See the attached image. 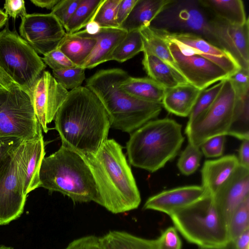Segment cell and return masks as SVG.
I'll return each instance as SVG.
<instances>
[{"instance_id": "f5cc1de1", "label": "cell", "mask_w": 249, "mask_h": 249, "mask_svg": "<svg viewBox=\"0 0 249 249\" xmlns=\"http://www.w3.org/2000/svg\"><path fill=\"white\" fill-rule=\"evenodd\" d=\"M198 249H234L233 246L231 243H230L226 246L219 247L213 248H202L198 247Z\"/></svg>"}, {"instance_id": "f6af8a7d", "label": "cell", "mask_w": 249, "mask_h": 249, "mask_svg": "<svg viewBox=\"0 0 249 249\" xmlns=\"http://www.w3.org/2000/svg\"><path fill=\"white\" fill-rule=\"evenodd\" d=\"M5 13L8 17L21 18L25 16L26 12L25 1L23 0H6L4 4Z\"/></svg>"}, {"instance_id": "7dc6e473", "label": "cell", "mask_w": 249, "mask_h": 249, "mask_svg": "<svg viewBox=\"0 0 249 249\" xmlns=\"http://www.w3.org/2000/svg\"><path fill=\"white\" fill-rule=\"evenodd\" d=\"M239 164L249 169V140H244L239 149Z\"/></svg>"}, {"instance_id": "7a4b0ae2", "label": "cell", "mask_w": 249, "mask_h": 249, "mask_svg": "<svg viewBox=\"0 0 249 249\" xmlns=\"http://www.w3.org/2000/svg\"><path fill=\"white\" fill-rule=\"evenodd\" d=\"M81 156L96 184L98 204L114 214L129 212L139 206L140 193L119 143L114 139H107L96 152Z\"/></svg>"}, {"instance_id": "52a82bcc", "label": "cell", "mask_w": 249, "mask_h": 249, "mask_svg": "<svg viewBox=\"0 0 249 249\" xmlns=\"http://www.w3.org/2000/svg\"><path fill=\"white\" fill-rule=\"evenodd\" d=\"M41 135L31 95L0 68V138L28 141Z\"/></svg>"}, {"instance_id": "7bdbcfd3", "label": "cell", "mask_w": 249, "mask_h": 249, "mask_svg": "<svg viewBox=\"0 0 249 249\" xmlns=\"http://www.w3.org/2000/svg\"><path fill=\"white\" fill-rule=\"evenodd\" d=\"M64 249H101L100 237L94 235L76 239Z\"/></svg>"}, {"instance_id": "74e56055", "label": "cell", "mask_w": 249, "mask_h": 249, "mask_svg": "<svg viewBox=\"0 0 249 249\" xmlns=\"http://www.w3.org/2000/svg\"><path fill=\"white\" fill-rule=\"evenodd\" d=\"M80 0H60L51 13L64 27L73 16Z\"/></svg>"}, {"instance_id": "cb8c5ba5", "label": "cell", "mask_w": 249, "mask_h": 249, "mask_svg": "<svg viewBox=\"0 0 249 249\" xmlns=\"http://www.w3.org/2000/svg\"><path fill=\"white\" fill-rule=\"evenodd\" d=\"M97 40L84 31L68 34L58 47L76 66L81 67L93 50Z\"/></svg>"}, {"instance_id": "7402d4cb", "label": "cell", "mask_w": 249, "mask_h": 249, "mask_svg": "<svg viewBox=\"0 0 249 249\" xmlns=\"http://www.w3.org/2000/svg\"><path fill=\"white\" fill-rule=\"evenodd\" d=\"M201 91L189 83L166 89L162 107L177 116L189 117Z\"/></svg>"}, {"instance_id": "30bf717a", "label": "cell", "mask_w": 249, "mask_h": 249, "mask_svg": "<svg viewBox=\"0 0 249 249\" xmlns=\"http://www.w3.org/2000/svg\"><path fill=\"white\" fill-rule=\"evenodd\" d=\"M211 17L199 0H172L150 26L169 33L195 34L218 47L211 31Z\"/></svg>"}, {"instance_id": "e575fe53", "label": "cell", "mask_w": 249, "mask_h": 249, "mask_svg": "<svg viewBox=\"0 0 249 249\" xmlns=\"http://www.w3.org/2000/svg\"><path fill=\"white\" fill-rule=\"evenodd\" d=\"M202 153L200 148L188 143L177 163L179 171L185 176L193 174L200 165Z\"/></svg>"}, {"instance_id": "836d02e7", "label": "cell", "mask_w": 249, "mask_h": 249, "mask_svg": "<svg viewBox=\"0 0 249 249\" xmlns=\"http://www.w3.org/2000/svg\"><path fill=\"white\" fill-rule=\"evenodd\" d=\"M223 83L224 80L209 88L202 90L189 116L187 123L193 121L210 107L219 94Z\"/></svg>"}, {"instance_id": "1f68e13d", "label": "cell", "mask_w": 249, "mask_h": 249, "mask_svg": "<svg viewBox=\"0 0 249 249\" xmlns=\"http://www.w3.org/2000/svg\"><path fill=\"white\" fill-rule=\"evenodd\" d=\"M143 51V41L139 30L128 32L113 52L111 60L124 62Z\"/></svg>"}, {"instance_id": "4316f807", "label": "cell", "mask_w": 249, "mask_h": 249, "mask_svg": "<svg viewBox=\"0 0 249 249\" xmlns=\"http://www.w3.org/2000/svg\"><path fill=\"white\" fill-rule=\"evenodd\" d=\"M201 4L214 18L231 24L241 25L249 18L246 17L241 0H199Z\"/></svg>"}, {"instance_id": "277c9868", "label": "cell", "mask_w": 249, "mask_h": 249, "mask_svg": "<svg viewBox=\"0 0 249 249\" xmlns=\"http://www.w3.org/2000/svg\"><path fill=\"white\" fill-rule=\"evenodd\" d=\"M184 141L182 125L175 120H151L130 133L126 145L129 162L155 172L178 155Z\"/></svg>"}, {"instance_id": "4dcf8cb0", "label": "cell", "mask_w": 249, "mask_h": 249, "mask_svg": "<svg viewBox=\"0 0 249 249\" xmlns=\"http://www.w3.org/2000/svg\"><path fill=\"white\" fill-rule=\"evenodd\" d=\"M104 0H80L74 13L64 26L68 34H73L85 28L93 19Z\"/></svg>"}, {"instance_id": "9c48e42d", "label": "cell", "mask_w": 249, "mask_h": 249, "mask_svg": "<svg viewBox=\"0 0 249 249\" xmlns=\"http://www.w3.org/2000/svg\"><path fill=\"white\" fill-rule=\"evenodd\" d=\"M237 96L228 79L224 80L217 98L204 112L187 123L185 133L188 143L199 147L209 139L219 135H227L233 116Z\"/></svg>"}, {"instance_id": "5bb4252c", "label": "cell", "mask_w": 249, "mask_h": 249, "mask_svg": "<svg viewBox=\"0 0 249 249\" xmlns=\"http://www.w3.org/2000/svg\"><path fill=\"white\" fill-rule=\"evenodd\" d=\"M68 92L48 71H44L36 81L31 97L36 118L44 132H48V124L54 120Z\"/></svg>"}, {"instance_id": "2e32d148", "label": "cell", "mask_w": 249, "mask_h": 249, "mask_svg": "<svg viewBox=\"0 0 249 249\" xmlns=\"http://www.w3.org/2000/svg\"><path fill=\"white\" fill-rule=\"evenodd\" d=\"M210 26L218 47L228 53L240 68L249 70V20L231 24L212 16Z\"/></svg>"}, {"instance_id": "44dd1931", "label": "cell", "mask_w": 249, "mask_h": 249, "mask_svg": "<svg viewBox=\"0 0 249 249\" xmlns=\"http://www.w3.org/2000/svg\"><path fill=\"white\" fill-rule=\"evenodd\" d=\"M127 33V31L120 27H101L100 31L95 35H89L86 33L89 36L95 38L97 43L81 67L84 69H92L99 64L110 61L113 52Z\"/></svg>"}, {"instance_id": "d4e9b609", "label": "cell", "mask_w": 249, "mask_h": 249, "mask_svg": "<svg viewBox=\"0 0 249 249\" xmlns=\"http://www.w3.org/2000/svg\"><path fill=\"white\" fill-rule=\"evenodd\" d=\"M143 68L148 77L166 89L188 84L186 80L177 74L163 61L152 53L143 50Z\"/></svg>"}, {"instance_id": "bcb514c9", "label": "cell", "mask_w": 249, "mask_h": 249, "mask_svg": "<svg viewBox=\"0 0 249 249\" xmlns=\"http://www.w3.org/2000/svg\"><path fill=\"white\" fill-rule=\"evenodd\" d=\"M138 0H121L117 13V22L120 27L130 14Z\"/></svg>"}, {"instance_id": "f1b7e54d", "label": "cell", "mask_w": 249, "mask_h": 249, "mask_svg": "<svg viewBox=\"0 0 249 249\" xmlns=\"http://www.w3.org/2000/svg\"><path fill=\"white\" fill-rule=\"evenodd\" d=\"M139 31L143 41V50L155 55L168 65L177 74L184 78L171 54L168 42L158 31L148 26L142 27Z\"/></svg>"}, {"instance_id": "60d3db41", "label": "cell", "mask_w": 249, "mask_h": 249, "mask_svg": "<svg viewBox=\"0 0 249 249\" xmlns=\"http://www.w3.org/2000/svg\"><path fill=\"white\" fill-rule=\"evenodd\" d=\"M228 79L231 82L237 97H242L249 93V70L240 68Z\"/></svg>"}, {"instance_id": "c3c4849f", "label": "cell", "mask_w": 249, "mask_h": 249, "mask_svg": "<svg viewBox=\"0 0 249 249\" xmlns=\"http://www.w3.org/2000/svg\"><path fill=\"white\" fill-rule=\"evenodd\" d=\"M234 249H249V230L238 236L232 242Z\"/></svg>"}, {"instance_id": "484cf974", "label": "cell", "mask_w": 249, "mask_h": 249, "mask_svg": "<svg viewBox=\"0 0 249 249\" xmlns=\"http://www.w3.org/2000/svg\"><path fill=\"white\" fill-rule=\"evenodd\" d=\"M119 88L136 98L156 103H161L166 89L149 77L130 76L120 83Z\"/></svg>"}, {"instance_id": "d590c367", "label": "cell", "mask_w": 249, "mask_h": 249, "mask_svg": "<svg viewBox=\"0 0 249 249\" xmlns=\"http://www.w3.org/2000/svg\"><path fill=\"white\" fill-rule=\"evenodd\" d=\"M85 69L76 66L60 71H53L55 79L67 90H72L81 86L85 79Z\"/></svg>"}, {"instance_id": "f35d334b", "label": "cell", "mask_w": 249, "mask_h": 249, "mask_svg": "<svg viewBox=\"0 0 249 249\" xmlns=\"http://www.w3.org/2000/svg\"><path fill=\"white\" fill-rule=\"evenodd\" d=\"M42 59L54 71L76 67L58 48L44 54Z\"/></svg>"}, {"instance_id": "ab89813d", "label": "cell", "mask_w": 249, "mask_h": 249, "mask_svg": "<svg viewBox=\"0 0 249 249\" xmlns=\"http://www.w3.org/2000/svg\"><path fill=\"white\" fill-rule=\"evenodd\" d=\"M154 241L157 249H181L182 247L181 240L174 226L166 229Z\"/></svg>"}, {"instance_id": "8fae6325", "label": "cell", "mask_w": 249, "mask_h": 249, "mask_svg": "<svg viewBox=\"0 0 249 249\" xmlns=\"http://www.w3.org/2000/svg\"><path fill=\"white\" fill-rule=\"evenodd\" d=\"M20 144L0 166V225L18 219L24 211L27 195L19 164Z\"/></svg>"}, {"instance_id": "3957f363", "label": "cell", "mask_w": 249, "mask_h": 249, "mask_svg": "<svg viewBox=\"0 0 249 249\" xmlns=\"http://www.w3.org/2000/svg\"><path fill=\"white\" fill-rule=\"evenodd\" d=\"M129 75L120 68L97 71L87 80L86 86L101 100L109 117L110 127L131 133L160 113L161 103L136 98L122 90L120 83Z\"/></svg>"}, {"instance_id": "9a60e30c", "label": "cell", "mask_w": 249, "mask_h": 249, "mask_svg": "<svg viewBox=\"0 0 249 249\" xmlns=\"http://www.w3.org/2000/svg\"><path fill=\"white\" fill-rule=\"evenodd\" d=\"M157 30L167 41L175 43L183 54L200 55L220 67L228 73L229 76L240 69L228 53L198 35L187 33H169Z\"/></svg>"}, {"instance_id": "7c38bea8", "label": "cell", "mask_w": 249, "mask_h": 249, "mask_svg": "<svg viewBox=\"0 0 249 249\" xmlns=\"http://www.w3.org/2000/svg\"><path fill=\"white\" fill-rule=\"evenodd\" d=\"M20 36L43 55L57 48L66 35L64 27L51 13L27 14L21 18Z\"/></svg>"}, {"instance_id": "5b68a950", "label": "cell", "mask_w": 249, "mask_h": 249, "mask_svg": "<svg viewBox=\"0 0 249 249\" xmlns=\"http://www.w3.org/2000/svg\"><path fill=\"white\" fill-rule=\"evenodd\" d=\"M40 186L58 192L74 202H99L97 187L87 162L78 153L61 146L42 160Z\"/></svg>"}, {"instance_id": "8992f818", "label": "cell", "mask_w": 249, "mask_h": 249, "mask_svg": "<svg viewBox=\"0 0 249 249\" xmlns=\"http://www.w3.org/2000/svg\"><path fill=\"white\" fill-rule=\"evenodd\" d=\"M170 216L177 230L198 247H219L230 243L227 222L210 195L206 194Z\"/></svg>"}, {"instance_id": "603a6c76", "label": "cell", "mask_w": 249, "mask_h": 249, "mask_svg": "<svg viewBox=\"0 0 249 249\" xmlns=\"http://www.w3.org/2000/svg\"><path fill=\"white\" fill-rule=\"evenodd\" d=\"M172 0H138L120 28L130 32L150 26Z\"/></svg>"}, {"instance_id": "b9f144b4", "label": "cell", "mask_w": 249, "mask_h": 249, "mask_svg": "<svg viewBox=\"0 0 249 249\" xmlns=\"http://www.w3.org/2000/svg\"><path fill=\"white\" fill-rule=\"evenodd\" d=\"M225 135L213 137L203 143L200 147L201 151L207 158H217L224 152Z\"/></svg>"}, {"instance_id": "d6986e66", "label": "cell", "mask_w": 249, "mask_h": 249, "mask_svg": "<svg viewBox=\"0 0 249 249\" xmlns=\"http://www.w3.org/2000/svg\"><path fill=\"white\" fill-rule=\"evenodd\" d=\"M45 155L43 135L33 140H24L20 145L19 164L27 195L39 187V172Z\"/></svg>"}, {"instance_id": "ac0fdd59", "label": "cell", "mask_w": 249, "mask_h": 249, "mask_svg": "<svg viewBox=\"0 0 249 249\" xmlns=\"http://www.w3.org/2000/svg\"><path fill=\"white\" fill-rule=\"evenodd\" d=\"M206 194L202 186L188 185L175 188L150 197L145 202L143 209L160 212L170 216Z\"/></svg>"}, {"instance_id": "db71d44e", "label": "cell", "mask_w": 249, "mask_h": 249, "mask_svg": "<svg viewBox=\"0 0 249 249\" xmlns=\"http://www.w3.org/2000/svg\"><path fill=\"white\" fill-rule=\"evenodd\" d=\"M0 249H14V248L12 247H8L5 245H0Z\"/></svg>"}, {"instance_id": "e0dca14e", "label": "cell", "mask_w": 249, "mask_h": 249, "mask_svg": "<svg viewBox=\"0 0 249 249\" xmlns=\"http://www.w3.org/2000/svg\"><path fill=\"white\" fill-rule=\"evenodd\" d=\"M249 196V169L239 164L213 196L215 204L228 224L236 208Z\"/></svg>"}, {"instance_id": "681fc988", "label": "cell", "mask_w": 249, "mask_h": 249, "mask_svg": "<svg viewBox=\"0 0 249 249\" xmlns=\"http://www.w3.org/2000/svg\"><path fill=\"white\" fill-rule=\"evenodd\" d=\"M60 0H31L35 5L41 8L52 10Z\"/></svg>"}, {"instance_id": "ee69618b", "label": "cell", "mask_w": 249, "mask_h": 249, "mask_svg": "<svg viewBox=\"0 0 249 249\" xmlns=\"http://www.w3.org/2000/svg\"><path fill=\"white\" fill-rule=\"evenodd\" d=\"M23 141L15 137L0 138V166Z\"/></svg>"}, {"instance_id": "f546056e", "label": "cell", "mask_w": 249, "mask_h": 249, "mask_svg": "<svg viewBox=\"0 0 249 249\" xmlns=\"http://www.w3.org/2000/svg\"><path fill=\"white\" fill-rule=\"evenodd\" d=\"M227 135L242 141L249 140V93L242 97H237Z\"/></svg>"}, {"instance_id": "83f0119b", "label": "cell", "mask_w": 249, "mask_h": 249, "mask_svg": "<svg viewBox=\"0 0 249 249\" xmlns=\"http://www.w3.org/2000/svg\"><path fill=\"white\" fill-rule=\"evenodd\" d=\"M100 237L101 249H157L154 239L113 230Z\"/></svg>"}, {"instance_id": "f907efd6", "label": "cell", "mask_w": 249, "mask_h": 249, "mask_svg": "<svg viewBox=\"0 0 249 249\" xmlns=\"http://www.w3.org/2000/svg\"><path fill=\"white\" fill-rule=\"evenodd\" d=\"M101 27L95 21L92 20L85 26L84 31L89 35H95L101 30Z\"/></svg>"}, {"instance_id": "d6a6232c", "label": "cell", "mask_w": 249, "mask_h": 249, "mask_svg": "<svg viewBox=\"0 0 249 249\" xmlns=\"http://www.w3.org/2000/svg\"><path fill=\"white\" fill-rule=\"evenodd\" d=\"M249 230V196L244 200L232 213L228 224L230 242Z\"/></svg>"}, {"instance_id": "8d00e7d4", "label": "cell", "mask_w": 249, "mask_h": 249, "mask_svg": "<svg viewBox=\"0 0 249 249\" xmlns=\"http://www.w3.org/2000/svg\"><path fill=\"white\" fill-rule=\"evenodd\" d=\"M121 0H104L93 20L101 27H119L117 22V13Z\"/></svg>"}, {"instance_id": "ba28073f", "label": "cell", "mask_w": 249, "mask_h": 249, "mask_svg": "<svg viewBox=\"0 0 249 249\" xmlns=\"http://www.w3.org/2000/svg\"><path fill=\"white\" fill-rule=\"evenodd\" d=\"M46 65L36 52L7 25L0 32V68L31 95Z\"/></svg>"}, {"instance_id": "ffe728a7", "label": "cell", "mask_w": 249, "mask_h": 249, "mask_svg": "<svg viewBox=\"0 0 249 249\" xmlns=\"http://www.w3.org/2000/svg\"><path fill=\"white\" fill-rule=\"evenodd\" d=\"M239 165L235 155H228L204 162L201 170L202 186L207 194L213 196Z\"/></svg>"}, {"instance_id": "4fadbf2b", "label": "cell", "mask_w": 249, "mask_h": 249, "mask_svg": "<svg viewBox=\"0 0 249 249\" xmlns=\"http://www.w3.org/2000/svg\"><path fill=\"white\" fill-rule=\"evenodd\" d=\"M167 41L180 73L188 83L198 89L203 90L229 77L226 71L213 62L197 54L184 55L175 43Z\"/></svg>"}, {"instance_id": "816d5d0a", "label": "cell", "mask_w": 249, "mask_h": 249, "mask_svg": "<svg viewBox=\"0 0 249 249\" xmlns=\"http://www.w3.org/2000/svg\"><path fill=\"white\" fill-rule=\"evenodd\" d=\"M8 17L2 10L0 9V29H1L7 22Z\"/></svg>"}, {"instance_id": "6da1fadb", "label": "cell", "mask_w": 249, "mask_h": 249, "mask_svg": "<svg viewBox=\"0 0 249 249\" xmlns=\"http://www.w3.org/2000/svg\"><path fill=\"white\" fill-rule=\"evenodd\" d=\"M54 120L61 146L81 155L96 152L107 139L111 128L103 104L86 87L69 91Z\"/></svg>"}]
</instances>
